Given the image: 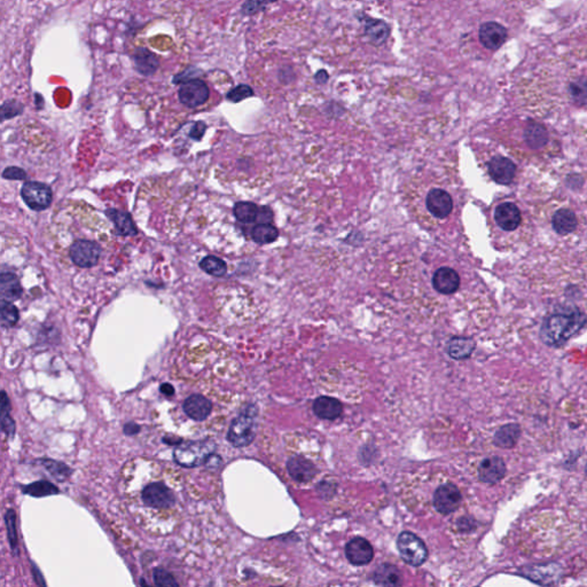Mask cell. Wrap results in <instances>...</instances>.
I'll use <instances>...</instances> for the list:
<instances>
[{"label": "cell", "instance_id": "8992f818", "mask_svg": "<svg viewBox=\"0 0 587 587\" xmlns=\"http://www.w3.org/2000/svg\"><path fill=\"white\" fill-rule=\"evenodd\" d=\"M69 256L77 267L91 269L101 257V246L90 240H77L70 247Z\"/></svg>", "mask_w": 587, "mask_h": 587}, {"label": "cell", "instance_id": "f1b7e54d", "mask_svg": "<svg viewBox=\"0 0 587 587\" xmlns=\"http://www.w3.org/2000/svg\"><path fill=\"white\" fill-rule=\"evenodd\" d=\"M375 583L382 586H398L402 584V576L395 565H383L374 572Z\"/></svg>", "mask_w": 587, "mask_h": 587}, {"label": "cell", "instance_id": "f6af8a7d", "mask_svg": "<svg viewBox=\"0 0 587 587\" xmlns=\"http://www.w3.org/2000/svg\"><path fill=\"white\" fill-rule=\"evenodd\" d=\"M140 430V427L136 423H129L127 425H124V432H125V435L129 436H134L136 434H138Z\"/></svg>", "mask_w": 587, "mask_h": 587}, {"label": "cell", "instance_id": "9c48e42d", "mask_svg": "<svg viewBox=\"0 0 587 587\" xmlns=\"http://www.w3.org/2000/svg\"><path fill=\"white\" fill-rule=\"evenodd\" d=\"M461 500L462 497L460 491L451 483L439 486L434 495V505L441 514L448 515L457 511Z\"/></svg>", "mask_w": 587, "mask_h": 587}, {"label": "cell", "instance_id": "8d00e7d4", "mask_svg": "<svg viewBox=\"0 0 587 587\" xmlns=\"http://www.w3.org/2000/svg\"><path fill=\"white\" fill-rule=\"evenodd\" d=\"M19 320V311L12 302L1 299V323L3 327H10Z\"/></svg>", "mask_w": 587, "mask_h": 587}, {"label": "cell", "instance_id": "484cf974", "mask_svg": "<svg viewBox=\"0 0 587 587\" xmlns=\"http://www.w3.org/2000/svg\"><path fill=\"white\" fill-rule=\"evenodd\" d=\"M475 342L472 339L467 337H454L448 342V353L450 357L457 360L469 358L474 350H475Z\"/></svg>", "mask_w": 587, "mask_h": 587}, {"label": "cell", "instance_id": "d590c367", "mask_svg": "<svg viewBox=\"0 0 587 587\" xmlns=\"http://www.w3.org/2000/svg\"><path fill=\"white\" fill-rule=\"evenodd\" d=\"M5 523H6L7 536H8V542H10V546L13 551L14 556H19L17 549H19V539H17V532H16V515L13 509H8L5 514Z\"/></svg>", "mask_w": 587, "mask_h": 587}, {"label": "cell", "instance_id": "83f0119b", "mask_svg": "<svg viewBox=\"0 0 587 587\" xmlns=\"http://www.w3.org/2000/svg\"><path fill=\"white\" fill-rule=\"evenodd\" d=\"M524 139L533 150H539L549 141V134L540 124L530 123L524 132Z\"/></svg>", "mask_w": 587, "mask_h": 587}, {"label": "cell", "instance_id": "bcb514c9", "mask_svg": "<svg viewBox=\"0 0 587 587\" xmlns=\"http://www.w3.org/2000/svg\"><path fill=\"white\" fill-rule=\"evenodd\" d=\"M32 572H34V576H35L36 583L41 585V586H45L46 583H45L44 579H43V576H41V572H39L38 567H36L34 563H32Z\"/></svg>", "mask_w": 587, "mask_h": 587}, {"label": "cell", "instance_id": "2e32d148", "mask_svg": "<svg viewBox=\"0 0 587 587\" xmlns=\"http://www.w3.org/2000/svg\"><path fill=\"white\" fill-rule=\"evenodd\" d=\"M495 219L497 224L502 227L504 231L511 232L514 229H518L521 224V213L518 206L514 204L507 202V204H502L497 206L495 211Z\"/></svg>", "mask_w": 587, "mask_h": 587}, {"label": "cell", "instance_id": "d6a6232c", "mask_svg": "<svg viewBox=\"0 0 587 587\" xmlns=\"http://www.w3.org/2000/svg\"><path fill=\"white\" fill-rule=\"evenodd\" d=\"M23 493L34 497V498H44L48 495H57L59 493V489L55 484H52L48 481H38V482L31 483L29 486H23Z\"/></svg>", "mask_w": 587, "mask_h": 587}, {"label": "cell", "instance_id": "52a82bcc", "mask_svg": "<svg viewBox=\"0 0 587 587\" xmlns=\"http://www.w3.org/2000/svg\"><path fill=\"white\" fill-rule=\"evenodd\" d=\"M178 97L183 105L188 108H197L209 99V89L204 80H190L181 86Z\"/></svg>", "mask_w": 587, "mask_h": 587}, {"label": "cell", "instance_id": "603a6c76", "mask_svg": "<svg viewBox=\"0 0 587 587\" xmlns=\"http://www.w3.org/2000/svg\"><path fill=\"white\" fill-rule=\"evenodd\" d=\"M288 470L292 479L299 482H306L316 475L317 470L311 461L304 458H292L288 462Z\"/></svg>", "mask_w": 587, "mask_h": 587}, {"label": "cell", "instance_id": "5b68a950", "mask_svg": "<svg viewBox=\"0 0 587 587\" xmlns=\"http://www.w3.org/2000/svg\"><path fill=\"white\" fill-rule=\"evenodd\" d=\"M21 197L24 204L35 211L48 209L53 200L50 186L38 181H28L21 188Z\"/></svg>", "mask_w": 587, "mask_h": 587}, {"label": "cell", "instance_id": "6da1fadb", "mask_svg": "<svg viewBox=\"0 0 587 587\" xmlns=\"http://www.w3.org/2000/svg\"><path fill=\"white\" fill-rule=\"evenodd\" d=\"M585 325V317L577 310L551 314L544 321L540 337L549 346H563Z\"/></svg>", "mask_w": 587, "mask_h": 587}, {"label": "cell", "instance_id": "f907efd6", "mask_svg": "<svg viewBox=\"0 0 587 587\" xmlns=\"http://www.w3.org/2000/svg\"><path fill=\"white\" fill-rule=\"evenodd\" d=\"M586 474H587V465H586Z\"/></svg>", "mask_w": 587, "mask_h": 587}, {"label": "cell", "instance_id": "836d02e7", "mask_svg": "<svg viewBox=\"0 0 587 587\" xmlns=\"http://www.w3.org/2000/svg\"><path fill=\"white\" fill-rule=\"evenodd\" d=\"M41 464L59 482H64L66 479H69L70 475L73 474V470L70 469L67 465L59 462V461L52 460V459H43V460H41Z\"/></svg>", "mask_w": 587, "mask_h": 587}, {"label": "cell", "instance_id": "7dc6e473", "mask_svg": "<svg viewBox=\"0 0 587 587\" xmlns=\"http://www.w3.org/2000/svg\"><path fill=\"white\" fill-rule=\"evenodd\" d=\"M161 392L165 396L171 397L175 395V388L172 387L171 384L163 383L161 386Z\"/></svg>", "mask_w": 587, "mask_h": 587}, {"label": "cell", "instance_id": "4fadbf2b", "mask_svg": "<svg viewBox=\"0 0 587 587\" xmlns=\"http://www.w3.org/2000/svg\"><path fill=\"white\" fill-rule=\"evenodd\" d=\"M506 473H507V468L502 458H486L482 461V464L479 465V481L486 484H495L500 482L506 476Z\"/></svg>", "mask_w": 587, "mask_h": 587}, {"label": "cell", "instance_id": "4316f807", "mask_svg": "<svg viewBox=\"0 0 587 587\" xmlns=\"http://www.w3.org/2000/svg\"><path fill=\"white\" fill-rule=\"evenodd\" d=\"M365 34L374 45L383 44L390 34V28L381 20L367 19L365 22Z\"/></svg>", "mask_w": 587, "mask_h": 587}, {"label": "cell", "instance_id": "681fc988", "mask_svg": "<svg viewBox=\"0 0 587 587\" xmlns=\"http://www.w3.org/2000/svg\"><path fill=\"white\" fill-rule=\"evenodd\" d=\"M265 3H274V1H276V0H264Z\"/></svg>", "mask_w": 587, "mask_h": 587}, {"label": "cell", "instance_id": "ac0fdd59", "mask_svg": "<svg viewBox=\"0 0 587 587\" xmlns=\"http://www.w3.org/2000/svg\"><path fill=\"white\" fill-rule=\"evenodd\" d=\"M560 572H561V568L559 565H546L524 569L523 572L529 579L536 581L538 584L549 585L558 583L561 577Z\"/></svg>", "mask_w": 587, "mask_h": 587}, {"label": "cell", "instance_id": "60d3db41", "mask_svg": "<svg viewBox=\"0 0 587 587\" xmlns=\"http://www.w3.org/2000/svg\"><path fill=\"white\" fill-rule=\"evenodd\" d=\"M265 5L264 0H247L242 6V13L245 15H253L263 8Z\"/></svg>", "mask_w": 587, "mask_h": 587}, {"label": "cell", "instance_id": "4dcf8cb0", "mask_svg": "<svg viewBox=\"0 0 587 587\" xmlns=\"http://www.w3.org/2000/svg\"><path fill=\"white\" fill-rule=\"evenodd\" d=\"M1 430L8 438L15 435V423L10 416V402L6 392H1Z\"/></svg>", "mask_w": 587, "mask_h": 587}, {"label": "cell", "instance_id": "7bdbcfd3", "mask_svg": "<svg viewBox=\"0 0 587 587\" xmlns=\"http://www.w3.org/2000/svg\"><path fill=\"white\" fill-rule=\"evenodd\" d=\"M274 219V213L269 206H262L260 208V213H258L257 222L258 224H271Z\"/></svg>", "mask_w": 587, "mask_h": 587}, {"label": "cell", "instance_id": "7402d4cb", "mask_svg": "<svg viewBox=\"0 0 587 587\" xmlns=\"http://www.w3.org/2000/svg\"><path fill=\"white\" fill-rule=\"evenodd\" d=\"M106 215L114 222L115 229L120 234L125 236L138 234V229L134 225L130 213H125L123 210L108 209L106 211Z\"/></svg>", "mask_w": 587, "mask_h": 587}, {"label": "cell", "instance_id": "ba28073f", "mask_svg": "<svg viewBox=\"0 0 587 587\" xmlns=\"http://www.w3.org/2000/svg\"><path fill=\"white\" fill-rule=\"evenodd\" d=\"M143 504L152 508H169L175 505L176 498L171 489L163 483H152L143 490Z\"/></svg>", "mask_w": 587, "mask_h": 587}, {"label": "cell", "instance_id": "d6986e66", "mask_svg": "<svg viewBox=\"0 0 587 587\" xmlns=\"http://www.w3.org/2000/svg\"><path fill=\"white\" fill-rule=\"evenodd\" d=\"M313 411L323 420H335L342 414V404L335 398L319 397L314 400Z\"/></svg>", "mask_w": 587, "mask_h": 587}, {"label": "cell", "instance_id": "44dd1931", "mask_svg": "<svg viewBox=\"0 0 587 587\" xmlns=\"http://www.w3.org/2000/svg\"><path fill=\"white\" fill-rule=\"evenodd\" d=\"M0 296L3 301L14 302L22 296V287L15 274L3 272L0 276Z\"/></svg>", "mask_w": 587, "mask_h": 587}, {"label": "cell", "instance_id": "ee69618b", "mask_svg": "<svg viewBox=\"0 0 587 587\" xmlns=\"http://www.w3.org/2000/svg\"><path fill=\"white\" fill-rule=\"evenodd\" d=\"M206 129V124H204V122H197V123L194 124V127H192L191 137L194 138L195 140H200L201 138H202V136H204Z\"/></svg>", "mask_w": 587, "mask_h": 587}, {"label": "cell", "instance_id": "e575fe53", "mask_svg": "<svg viewBox=\"0 0 587 587\" xmlns=\"http://www.w3.org/2000/svg\"><path fill=\"white\" fill-rule=\"evenodd\" d=\"M200 267L206 274L213 276H222L227 271V265L224 260L216 256H206L200 262Z\"/></svg>", "mask_w": 587, "mask_h": 587}, {"label": "cell", "instance_id": "f35d334b", "mask_svg": "<svg viewBox=\"0 0 587 587\" xmlns=\"http://www.w3.org/2000/svg\"><path fill=\"white\" fill-rule=\"evenodd\" d=\"M253 96H254V91L250 86L245 85V84L236 86L227 93V99L232 102H240Z\"/></svg>", "mask_w": 587, "mask_h": 587}, {"label": "cell", "instance_id": "b9f144b4", "mask_svg": "<svg viewBox=\"0 0 587 587\" xmlns=\"http://www.w3.org/2000/svg\"><path fill=\"white\" fill-rule=\"evenodd\" d=\"M3 177L10 181H22V179H26L27 174L22 169L10 167L3 172Z\"/></svg>", "mask_w": 587, "mask_h": 587}, {"label": "cell", "instance_id": "cb8c5ba5", "mask_svg": "<svg viewBox=\"0 0 587 587\" xmlns=\"http://www.w3.org/2000/svg\"><path fill=\"white\" fill-rule=\"evenodd\" d=\"M521 437L520 425L516 423H508L497 430L495 435V444L498 448H513Z\"/></svg>", "mask_w": 587, "mask_h": 587}, {"label": "cell", "instance_id": "c3c4849f", "mask_svg": "<svg viewBox=\"0 0 587 587\" xmlns=\"http://www.w3.org/2000/svg\"><path fill=\"white\" fill-rule=\"evenodd\" d=\"M316 80H317L319 84H324V83L327 82L328 80V73L327 71H325V70H320V71H318L317 75H316Z\"/></svg>", "mask_w": 587, "mask_h": 587}, {"label": "cell", "instance_id": "d4e9b609", "mask_svg": "<svg viewBox=\"0 0 587 587\" xmlns=\"http://www.w3.org/2000/svg\"><path fill=\"white\" fill-rule=\"evenodd\" d=\"M553 229L561 235L574 232L577 227V218L572 210L560 209L554 213L552 219Z\"/></svg>", "mask_w": 587, "mask_h": 587}, {"label": "cell", "instance_id": "e0dca14e", "mask_svg": "<svg viewBox=\"0 0 587 587\" xmlns=\"http://www.w3.org/2000/svg\"><path fill=\"white\" fill-rule=\"evenodd\" d=\"M183 409L191 419L204 421L210 416L213 405L211 402L202 395H192L185 400Z\"/></svg>", "mask_w": 587, "mask_h": 587}, {"label": "cell", "instance_id": "8fae6325", "mask_svg": "<svg viewBox=\"0 0 587 587\" xmlns=\"http://www.w3.org/2000/svg\"><path fill=\"white\" fill-rule=\"evenodd\" d=\"M432 287L443 295H451L460 287V276L451 267H439L432 276Z\"/></svg>", "mask_w": 587, "mask_h": 587}, {"label": "cell", "instance_id": "9a60e30c", "mask_svg": "<svg viewBox=\"0 0 587 587\" xmlns=\"http://www.w3.org/2000/svg\"><path fill=\"white\" fill-rule=\"evenodd\" d=\"M507 38L506 29L497 22H486L479 28V41L489 50L502 48Z\"/></svg>", "mask_w": 587, "mask_h": 587}, {"label": "cell", "instance_id": "74e56055", "mask_svg": "<svg viewBox=\"0 0 587 587\" xmlns=\"http://www.w3.org/2000/svg\"><path fill=\"white\" fill-rule=\"evenodd\" d=\"M153 578H154V583L157 586H178L175 577L170 572H167L165 569H155L153 572Z\"/></svg>", "mask_w": 587, "mask_h": 587}, {"label": "cell", "instance_id": "30bf717a", "mask_svg": "<svg viewBox=\"0 0 587 587\" xmlns=\"http://www.w3.org/2000/svg\"><path fill=\"white\" fill-rule=\"evenodd\" d=\"M425 206L429 213L436 218L443 219L448 217L453 210V200L450 194L441 188H432L427 194Z\"/></svg>", "mask_w": 587, "mask_h": 587}, {"label": "cell", "instance_id": "277c9868", "mask_svg": "<svg viewBox=\"0 0 587 587\" xmlns=\"http://www.w3.org/2000/svg\"><path fill=\"white\" fill-rule=\"evenodd\" d=\"M397 547L402 559L412 567L423 565L428 558V551L425 543L419 537L409 531L400 533L397 540Z\"/></svg>", "mask_w": 587, "mask_h": 587}, {"label": "cell", "instance_id": "5bb4252c", "mask_svg": "<svg viewBox=\"0 0 587 587\" xmlns=\"http://www.w3.org/2000/svg\"><path fill=\"white\" fill-rule=\"evenodd\" d=\"M489 174L500 185L511 184L516 174V165L504 156H495L490 161Z\"/></svg>", "mask_w": 587, "mask_h": 587}, {"label": "cell", "instance_id": "7a4b0ae2", "mask_svg": "<svg viewBox=\"0 0 587 587\" xmlns=\"http://www.w3.org/2000/svg\"><path fill=\"white\" fill-rule=\"evenodd\" d=\"M256 416L257 410L250 405L233 420L227 432V441L234 448H245L253 443L257 429Z\"/></svg>", "mask_w": 587, "mask_h": 587}, {"label": "cell", "instance_id": "3957f363", "mask_svg": "<svg viewBox=\"0 0 587 587\" xmlns=\"http://www.w3.org/2000/svg\"><path fill=\"white\" fill-rule=\"evenodd\" d=\"M213 453L210 441H181L174 452V458L179 466L194 468L206 465Z\"/></svg>", "mask_w": 587, "mask_h": 587}, {"label": "cell", "instance_id": "7c38bea8", "mask_svg": "<svg viewBox=\"0 0 587 587\" xmlns=\"http://www.w3.org/2000/svg\"><path fill=\"white\" fill-rule=\"evenodd\" d=\"M346 559L355 565H365L373 559V547L367 540L360 537L350 540L346 547Z\"/></svg>", "mask_w": 587, "mask_h": 587}, {"label": "cell", "instance_id": "ab89813d", "mask_svg": "<svg viewBox=\"0 0 587 587\" xmlns=\"http://www.w3.org/2000/svg\"><path fill=\"white\" fill-rule=\"evenodd\" d=\"M22 111V106L15 101H8L3 106V120L14 118Z\"/></svg>", "mask_w": 587, "mask_h": 587}, {"label": "cell", "instance_id": "f546056e", "mask_svg": "<svg viewBox=\"0 0 587 587\" xmlns=\"http://www.w3.org/2000/svg\"><path fill=\"white\" fill-rule=\"evenodd\" d=\"M279 236V231L271 224H258L251 231V238L256 243L267 245L276 241Z\"/></svg>", "mask_w": 587, "mask_h": 587}, {"label": "cell", "instance_id": "1f68e13d", "mask_svg": "<svg viewBox=\"0 0 587 587\" xmlns=\"http://www.w3.org/2000/svg\"><path fill=\"white\" fill-rule=\"evenodd\" d=\"M233 213H234L235 218L238 219L239 222H243V224H251V222L257 220L260 208L253 202H238L234 206Z\"/></svg>", "mask_w": 587, "mask_h": 587}, {"label": "cell", "instance_id": "ffe728a7", "mask_svg": "<svg viewBox=\"0 0 587 587\" xmlns=\"http://www.w3.org/2000/svg\"><path fill=\"white\" fill-rule=\"evenodd\" d=\"M134 64L138 73L143 76H150L159 68V60L156 55L143 48H138L134 52Z\"/></svg>", "mask_w": 587, "mask_h": 587}]
</instances>
